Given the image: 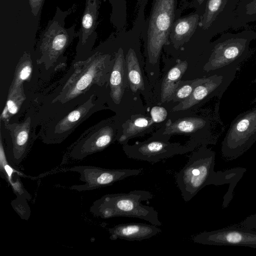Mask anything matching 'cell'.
Listing matches in <instances>:
<instances>
[{
  "label": "cell",
  "instance_id": "6da1fadb",
  "mask_svg": "<svg viewBox=\"0 0 256 256\" xmlns=\"http://www.w3.org/2000/svg\"><path fill=\"white\" fill-rule=\"evenodd\" d=\"M216 154L206 145L194 152L188 162L176 176V182L186 202H189L204 186L228 184L223 198L222 208L232 200L234 190L246 171L244 168H234L224 171L214 170Z\"/></svg>",
  "mask_w": 256,
  "mask_h": 256
},
{
  "label": "cell",
  "instance_id": "7a4b0ae2",
  "mask_svg": "<svg viewBox=\"0 0 256 256\" xmlns=\"http://www.w3.org/2000/svg\"><path fill=\"white\" fill-rule=\"evenodd\" d=\"M153 197L151 192L144 190L107 194L96 200L90 211L94 216L102 218L116 216L136 218L160 226L162 222L159 220L158 212L153 207L142 203Z\"/></svg>",
  "mask_w": 256,
  "mask_h": 256
},
{
  "label": "cell",
  "instance_id": "3957f363",
  "mask_svg": "<svg viewBox=\"0 0 256 256\" xmlns=\"http://www.w3.org/2000/svg\"><path fill=\"white\" fill-rule=\"evenodd\" d=\"M178 0H152L148 16L145 19L140 38L150 63L154 64L162 48L168 46L172 26L177 14Z\"/></svg>",
  "mask_w": 256,
  "mask_h": 256
},
{
  "label": "cell",
  "instance_id": "277c9868",
  "mask_svg": "<svg viewBox=\"0 0 256 256\" xmlns=\"http://www.w3.org/2000/svg\"><path fill=\"white\" fill-rule=\"evenodd\" d=\"M110 54L95 53L78 64L56 100L65 102L84 93L92 84H102L112 63Z\"/></svg>",
  "mask_w": 256,
  "mask_h": 256
},
{
  "label": "cell",
  "instance_id": "5b68a950",
  "mask_svg": "<svg viewBox=\"0 0 256 256\" xmlns=\"http://www.w3.org/2000/svg\"><path fill=\"white\" fill-rule=\"evenodd\" d=\"M74 6L63 11L57 7L54 17L50 20L41 34L38 46L42 54L41 62L52 63L65 51L74 38L78 37L76 24L65 27V20L74 10Z\"/></svg>",
  "mask_w": 256,
  "mask_h": 256
},
{
  "label": "cell",
  "instance_id": "8992f818",
  "mask_svg": "<svg viewBox=\"0 0 256 256\" xmlns=\"http://www.w3.org/2000/svg\"><path fill=\"white\" fill-rule=\"evenodd\" d=\"M256 142V106L239 114L231 122L222 142L221 154L226 160H235Z\"/></svg>",
  "mask_w": 256,
  "mask_h": 256
},
{
  "label": "cell",
  "instance_id": "52a82bcc",
  "mask_svg": "<svg viewBox=\"0 0 256 256\" xmlns=\"http://www.w3.org/2000/svg\"><path fill=\"white\" fill-rule=\"evenodd\" d=\"M196 145L191 142L186 146L172 143L166 138H150L134 145L124 144L122 150L129 158L156 163L176 154L192 150Z\"/></svg>",
  "mask_w": 256,
  "mask_h": 256
},
{
  "label": "cell",
  "instance_id": "ba28073f",
  "mask_svg": "<svg viewBox=\"0 0 256 256\" xmlns=\"http://www.w3.org/2000/svg\"><path fill=\"white\" fill-rule=\"evenodd\" d=\"M68 170L79 173L80 180L84 182L83 184L72 186L70 189L82 192L111 186L128 177L138 176L143 172L144 168L108 169L92 166H78Z\"/></svg>",
  "mask_w": 256,
  "mask_h": 256
},
{
  "label": "cell",
  "instance_id": "9c48e42d",
  "mask_svg": "<svg viewBox=\"0 0 256 256\" xmlns=\"http://www.w3.org/2000/svg\"><path fill=\"white\" fill-rule=\"evenodd\" d=\"M248 43L244 38H231L216 44L210 50L203 67L206 72L226 67L239 68L248 52Z\"/></svg>",
  "mask_w": 256,
  "mask_h": 256
},
{
  "label": "cell",
  "instance_id": "30bf717a",
  "mask_svg": "<svg viewBox=\"0 0 256 256\" xmlns=\"http://www.w3.org/2000/svg\"><path fill=\"white\" fill-rule=\"evenodd\" d=\"M193 241L206 245L242 246L256 248V231L234 226L200 232L194 237Z\"/></svg>",
  "mask_w": 256,
  "mask_h": 256
},
{
  "label": "cell",
  "instance_id": "8fae6325",
  "mask_svg": "<svg viewBox=\"0 0 256 256\" xmlns=\"http://www.w3.org/2000/svg\"><path fill=\"white\" fill-rule=\"evenodd\" d=\"M116 138L113 126H97L78 142L70 150L68 156L74 160H82L89 155L103 150Z\"/></svg>",
  "mask_w": 256,
  "mask_h": 256
},
{
  "label": "cell",
  "instance_id": "7c38bea8",
  "mask_svg": "<svg viewBox=\"0 0 256 256\" xmlns=\"http://www.w3.org/2000/svg\"><path fill=\"white\" fill-rule=\"evenodd\" d=\"M100 0H86V6L78 32V54L91 51L97 38L96 29L98 24Z\"/></svg>",
  "mask_w": 256,
  "mask_h": 256
},
{
  "label": "cell",
  "instance_id": "4fadbf2b",
  "mask_svg": "<svg viewBox=\"0 0 256 256\" xmlns=\"http://www.w3.org/2000/svg\"><path fill=\"white\" fill-rule=\"evenodd\" d=\"M30 123L6 124L10 130V140L4 150L8 162L14 168L20 166L29 151L32 142Z\"/></svg>",
  "mask_w": 256,
  "mask_h": 256
},
{
  "label": "cell",
  "instance_id": "5bb4252c",
  "mask_svg": "<svg viewBox=\"0 0 256 256\" xmlns=\"http://www.w3.org/2000/svg\"><path fill=\"white\" fill-rule=\"evenodd\" d=\"M202 13L198 10L184 16L176 18L169 35L168 46L172 45L175 50L180 49L192 36L198 26Z\"/></svg>",
  "mask_w": 256,
  "mask_h": 256
},
{
  "label": "cell",
  "instance_id": "9a60e30c",
  "mask_svg": "<svg viewBox=\"0 0 256 256\" xmlns=\"http://www.w3.org/2000/svg\"><path fill=\"white\" fill-rule=\"evenodd\" d=\"M108 231L111 240L141 241L156 236L162 232V230L151 224L132 222L116 225L108 228Z\"/></svg>",
  "mask_w": 256,
  "mask_h": 256
},
{
  "label": "cell",
  "instance_id": "2e32d148",
  "mask_svg": "<svg viewBox=\"0 0 256 256\" xmlns=\"http://www.w3.org/2000/svg\"><path fill=\"white\" fill-rule=\"evenodd\" d=\"M166 126L163 136L192 134L201 130H208L210 122L207 118H184L174 122L168 120Z\"/></svg>",
  "mask_w": 256,
  "mask_h": 256
},
{
  "label": "cell",
  "instance_id": "e0dca14e",
  "mask_svg": "<svg viewBox=\"0 0 256 256\" xmlns=\"http://www.w3.org/2000/svg\"><path fill=\"white\" fill-rule=\"evenodd\" d=\"M124 51L119 46L115 52L114 64L110 79V96L116 104L120 102L124 92Z\"/></svg>",
  "mask_w": 256,
  "mask_h": 256
},
{
  "label": "cell",
  "instance_id": "ac0fdd59",
  "mask_svg": "<svg viewBox=\"0 0 256 256\" xmlns=\"http://www.w3.org/2000/svg\"><path fill=\"white\" fill-rule=\"evenodd\" d=\"M187 68L186 60H178L176 64L166 74L162 84L161 100L162 102L172 100L174 93L182 83L180 80Z\"/></svg>",
  "mask_w": 256,
  "mask_h": 256
},
{
  "label": "cell",
  "instance_id": "d6986e66",
  "mask_svg": "<svg viewBox=\"0 0 256 256\" xmlns=\"http://www.w3.org/2000/svg\"><path fill=\"white\" fill-rule=\"evenodd\" d=\"M0 176L5 179L7 182L11 185L14 192L16 194L24 196L30 200L31 196L29 193L24 188L20 180H14V178H19L21 176L24 174H22L18 172L16 168L10 165L7 160L4 146L0 136Z\"/></svg>",
  "mask_w": 256,
  "mask_h": 256
},
{
  "label": "cell",
  "instance_id": "ffe728a7",
  "mask_svg": "<svg viewBox=\"0 0 256 256\" xmlns=\"http://www.w3.org/2000/svg\"><path fill=\"white\" fill-rule=\"evenodd\" d=\"M154 122L152 118L143 116L128 120L122 126V132L118 138V142L123 144H126L129 138L143 134Z\"/></svg>",
  "mask_w": 256,
  "mask_h": 256
},
{
  "label": "cell",
  "instance_id": "44dd1931",
  "mask_svg": "<svg viewBox=\"0 0 256 256\" xmlns=\"http://www.w3.org/2000/svg\"><path fill=\"white\" fill-rule=\"evenodd\" d=\"M112 12L110 22L116 28V32L126 30L127 6L126 0H108Z\"/></svg>",
  "mask_w": 256,
  "mask_h": 256
},
{
  "label": "cell",
  "instance_id": "7402d4cb",
  "mask_svg": "<svg viewBox=\"0 0 256 256\" xmlns=\"http://www.w3.org/2000/svg\"><path fill=\"white\" fill-rule=\"evenodd\" d=\"M226 2V0H207L198 26L204 30L208 28L224 8Z\"/></svg>",
  "mask_w": 256,
  "mask_h": 256
},
{
  "label": "cell",
  "instance_id": "603a6c76",
  "mask_svg": "<svg viewBox=\"0 0 256 256\" xmlns=\"http://www.w3.org/2000/svg\"><path fill=\"white\" fill-rule=\"evenodd\" d=\"M18 64L9 93L20 88V86H22V82L28 78L32 72L30 57L26 52L24 54Z\"/></svg>",
  "mask_w": 256,
  "mask_h": 256
},
{
  "label": "cell",
  "instance_id": "cb8c5ba5",
  "mask_svg": "<svg viewBox=\"0 0 256 256\" xmlns=\"http://www.w3.org/2000/svg\"><path fill=\"white\" fill-rule=\"evenodd\" d=\"M92 105L90 104L88 105L82 106L76 110L70 112L57 125L56 130L60 132L58 134H65L66 131L70 130L73 126L80 122V119L84 118L85 114L88 112Z\"/></svg>",
  "mask_w": 256,
  "mask_h": 256
},
{
  "label": "cell",
  "instance_id": "d4e9b609",
  "mask_svg": "<svg viewBox=\"0 0 256 256\" xmlns=\"http://www.w3.org/2000/svg\"><path fill=\"white\" fill-rule=\"evenodd\" d=\"M24 100L23 88L9 93L8 98L1 119L7 118L8 116L16 114L21 102Z\"/></svg>",
  "mask_w": 256,
  "mask_h": 256
},
{
  "label": "cell",
  "instance_id": "484cf974",
  "mask_svg": "<svg viewBox=\"0 0 256 256\" xmlns=\"http://www.w3.org/2000/svg\"><path fill=\"white\" fill-rule=\"evenodd\" d=\"M208 76L198 78L189 82H185L186 84L178 86L174 93L172 100L174 102H182L187 98L192 93L194 88L200 84L206 82Z\"/></svg>",
  "mask_w": 256,
  "mask_h": 256
},
{
  "label": "cell",
  "instance_id": "4316f807",
  "mask_svg": "<svg viewBox=\"0 0 256 256\" xmlns=\"http://www.w3.org/2000/svg\"><path fill=\"white\" fill-rule=\"evenodd\" d=\"M11 202V205L15 212L22 220H28L30 214V210L28 198L24 196L18 195Z\"/></svg>",
  "mask_w": 256,
  "mask_h": 256
},
{
  "label": "cell",
  "instance_id": "83f0119b",
  "mask_svg": "<svg viewBox=\"0 0 256 256\" xmlns=\"http://www.w3.org/2000/svg\"><path fill=\"white\" fill-rule=\"evenodd\" d=\"M207 0H179L178 6L182 8H195L196 10L204 12Z\"/></svg>",
  "mask_w": 256,
  "mask_h": 256
},
{
  "label": "cell",
  "instance_id": "f1b7e54d",
  "mask_svg": "<svg viewBox=\"0 0 256 256\" xmlns=\"http://www.w3.org/2000/svg\"><path fill=\"white\" fill-rule=\"evenodd\" d=\"M166 110L162 106H155L150 110L152 120L154 122H160L164 120L167 116Z\"/></svg>",
  "mask_w": 256,
  "mask_h": 256
},
{
  "label": "cell",
  "instance_id": "f546056e",
  "mask_svg": "<svg viewBox=\"0 0 256 256\" xmlns=\"http://www.w3.org/2000/svg\"><path fill=\"white\" fill-rule=\"evenodd\" d=\"M237 226L247 228L256 230V214L247 216Z\"/></svg>",
  "mask_w": 256,
  "mask_h": 256
},
{
  "label": "cell",
  "instance_id": "4dcf8cb0",
  "mask_svg": "<svg viewBox=\"0 0 256 256\" xmlns=\"http://www.w3.org/2000/svg\"><path fill=\"white\" fill-rule=\"evenodd\" d=\"M32 14L37 16L40 13L44 0H28Z\"/></svg>",
  "mask_w": 256,
  "mask_h": 256
},
{
  "label": "cell",
  "instance_id": "1f68e13d",
  "mask_svg": "<svg viewBox=\"0 0 256 256\" xmlns=\"http://www.w3.org/2000/svg\"><path fill=\"white\" fill-rule=\"evenodd\" d=\"M246 12L248 14H253L256 13V0L250 2L246 6Z\"/></svg>",
  "mask_w": 256,
  "mask_h": 256
},
{
  "label": "cell",
  "instance_id": "d6a6232c",
  "mask_svg": "<svg viewBox=\"0 0 256 256\" xmlns=\"http://www.w3.org/2000/svg\"><path fill=\"white\" fill-rule=\"evenodd\" d=\"M252 82H253V83H256V78H255V79L252 81ZM254 102H256V98H254Z\"/></svg>",
  "mask_w": 256,
  "mask_h": 256
}]
</instances>
